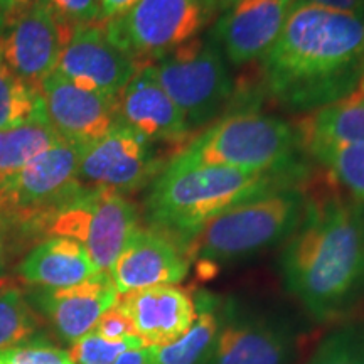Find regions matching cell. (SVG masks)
<instances>
[{
  "label": "cell",
  "mask_w": 364,
  "mask_h": 364,
  "mask_svg": "<svg viewBox=\"0 0 364 364\" xmlns=\"http://www.w3.org/2000/svg\"><path fill=\"white\" fill-rule=\"evenodd\" d=\"M6 265H7V231L0 218V290L7 289L9 279L6 277Z\"/></svg>",
  "instance_id": "obj_35"
},
{
  "label": "cell",
  "mask_w": 364,
  "mask_h": 364,
  "mask_svg": "<svg viewBox=\"0 0 364 364\" xmlns=\"http://www.w3.org/2000/svg\"><path fill=\"white\" fill-rule=\"evenodd\" d=\"M142 339L108 341L102 336L88 332L83 338L71 344L68 356L73 364H112L115 359L129 349L144 348Z\"/></svg>",
  "instance_id": "obj_28"
},
{
  "label": "cell",
  "mask_w": 364,
  "mask_h": 364,
  "mask_svg": "<svg viewBox=\"0 0 364 364\" xmlns=\"http://www.w3.org/2000/svg\"><path fill=\"white\" fill-rule=\"evenodd\" d=\"M91 332H95V334L102 336V338L108 341H125L139 338L132 318L127 316V312L118 306V304H115L112 309H108V311L98 318L97 326L93 327Z\"/></svg>",
  "instance_id": "obj_31"
},
{
  "label": "cell",
  "mask_w": 364,
  "mask_h": 364,
  "mask_svg": "<svg viewBox=\"0 0 364 364\" xmlns=\"http://www.w3.org/2000/svg\"><path fill=\"white\" fill-rule=\"evenodd\" d=\"M17 272L26 284L41 289H59L80 284L98 270L78 241L65 236H48L26 255Z\"/></svg>",
  "instance_id": "obj_20"
},
{
  "label": "cell",
  "mask_w": 364,
  "mask_h": 364,
  "mask_svg": "<svg viewBox=\"0 0 364 364\" xmlns=\"http://www.w3.org/2000/svg\"><path fill=\"white\" fill-rule=\"evenodd\" d=\"M39 316L17 287L0 290V353L26 343L38 331Z\"/></svg>",
  "instance_id": "obj_24"
},
{
  "label": "cell",
  "mask_w": 364,
  "mask_h": 364,
  "mask_svg": "<svg viewBox=\"0 0 364 364\" xmlns=\"http://www.w3.org/2000/svg\"><path fill=\"white\" fill-rule=\"evenodd\" d=\"M139 2L140 0H100V22L124 16Z\"/></svg>",
  "instance_id": "obj_33"
},
{
  "label": "cell",
  "mask_w": 364,
  "mask_h": 364,
  "mask_svg": "<svg viewBox=\"0 0 364 364\" xmlns=\"http://www.w3.org/2000/svg\"><path fill=\"white\" fill-rule=\"evenodd\" d=\"M63 24L80 27L100 22V0H36Z\"/></svg>",
  "instance_id": "obj_30"
},
{
  "label": "cell",
  "mask_w": 364,
  "mask_h": 364,
  "mask_svg": "<svg viewBox=\"0 0 364 364\" xmlns=\"http://www.w3.org/2000/svg\"><path fill=\"white\" fill-rule=\"evenodd\" d=\"M34 2L36 0H0V12L4 16H12V14L24 11Z\"/></svg>",
  "instance_id": "obj_36"
},
{
  "label": "cell",
  "mask_w": 364,
  "mask_h": 364,
  "mask_svg": "<svg viewBox=\"0 0 364 364\" xmlns=\"http://www.w3.org/2000/svg\"><path fill=\"white\" fill-rule=\"evenodd\" d=\"M311 156L331 172L349 198L364 203V145L317 149Z\"/></svg>",
  "instance_id": "obj_25"
},
{
  "label": "cell",
  "mask_w": 364,
  "mask_h": 364,
  "mask_svg": "<svg viewBox=\"0 0 364 364\" xmlns=\"http://www.w3.org/2000/svg\"><path fill=\"white\" fill-rule=\"evenodd\" d=\"M295 172H248L230 167H194L164 171L145 199V220L188 245L201 228L228 209L290 186Z\"/></svg>",
  "instance_id": "obj_3"
},
{
  "label": "cell",
  "mask_w": 364,
  "mask_h": 364,
  "mask_svg": "<svg viewBox=\"0 0 364 364\" xmlns=\"http://www.w3.org/2000/svg\"><path fill=\"white\" fill-rule=\"evenodd\" d=\"M4 22H6V17H4V14L0 12V33H2V27H4Z\"/></svg>",
  "instance_id": "obj_39"
},
{
  "label": "cell",
  "mask_w": 364,
  "mask_h": 364,
  "mask_svg": "<svg viewBox=\"0 0 364 364\" xmlns=\"http://www.w3.org/2000/svg\"><path fill=\"white\" fill-rule=\"evenodd\" d=\"M118 306L132 318L147 348L174 343L196 317L194 297L177 285H157L118 295Z\"/></svg>",
  "instance_id": "obj_19"
},
{
  "label": "cell",
  "mask_w": 364,
  "mask_h": 364,
  "mask_svg": "<svg viewBox=\"0 0 364 364\" xmlns=\"http://www.w3.org/2000/svg\"><path fill=\"white\" fill-rule=\"evenodd\" d=\"M33 300L59 338L73 344L93 331L98 318L115 306L118 292L110 272H97L90 279L70 287H38Z\"/></svg>",
  "instance_id": "obj_17"
},
{
  "label": "cell",
  "mask_w": 364,
  "mask_h": 364,
  "mask_svg": "<svg viewBox=\"0 0 364 364\" xmlns=\"http://www.w3.org/2000/svg\"><path fill=\"white\" fill-rule=\"evenodd\" d=\"M4 17L0 59L29 88L39 93L43 81L56 71L59 56L76 27L63 24L39 2Z\"/></svg>",
  "instance_id": "obj_10"
},
{
  "label": "cell",
  "mask_w": 364,
  "mask_h": 364,
  "mask_svg": "<svg viewBox=\"0 0 364 364\" xmlns=\"http://www.w3.org/2000/svg\"><path fill=\"white\" fill-rule=\"evenodd\" d=\"M306 206V196L297 188L270 191L213 218L186 250L191 260L206 263L245 260L289 240L302 223Z\"/></svg>",
  "instance_id": "obj_5"
},
{
  "label": "cell",
  "mask_w": 364,
  "mask_h": 364,
  "mask_svg": "<svg viewBox=\"0 0 364 364\" xmlns=\"http://www.w3.org/2000/svg\"><path fill=\"white\" fill-rule=\"evenodd\" d=\"M120 122L149 142L179 145L191 140V127L177 105L164 91L150 66L140 68L118 95Z\"/></svg>",
  "instance_id": "obj_18"
},
{
  "label": "cell",
  "mask_w": 364,
  "mask_h": 364,
  "mask_svg": "<svg viewBox=\"0 0 364 364\" xmlns=\"http://www.w3.org/2000/svg\"><path fill=\"white\" fill-rule=\"evenodd\" d=\"M263 59L268 95L312 113L348 98L364 75V17L295 2Z\"/></svg>",
  "instance_id": "obj_1"
},
{
  "label": "cell",
  "mask_w": 364,
  "mask_h": 364,
  "mask_svg": "<svg viewBox=\"0 0 364 364\" xmlns=\"http://www.w3.org/2000/svg\"><path fill=\"white\" fill-rule=\"evenodd\" d=\"M0 364H73L66 351L46 341H29L0 353Z\"/></svg>",
  "instance_id": "obj_29"
},
{
  "label": "cell",
  "mask_w": 364,
  "mask_h": 364,
  "mask_svg": "<svg viewBox=\"0 0 364 364\" xmlns=\"http://www.w3.org/2000/svg\"><path fill=\"white\" fill-rule=\"evenodd\" d=\"M41 107L59 139L83 150L120 124L118 97L85 90L51 73L39 88Z\"/></svg>",
  "instance_id": "obj_13"
},
{
  "label": "cell",
  "mask_w": 364,
  "mask_h": 364,
  "mask_svg": "<svg viewBox=\"0 0 364 364\" xmlns=\"http://www.w3.org/2000/svg\"><path fill=\"white\" fill-rule=\"evenodd\" d=\"M80 156V147L61 140L0 188L6 231L14 228L24 235H44L49 218L85 189L78 176Z\"/></svg>",
  "instance_id": "obj_6"
},
{
  "label": "cell",
  "mask_w": 364,
  "mask_h": 364,
  "mask_svg": "<svg viewBox=\"0 0 364 364\" xmlns=\"http://www.w3.org/2000/svg\"><path fill=\"white\" fill-rule=\"evenodd\" d=\"M140 66L108 39L102 22L76 27L56 73L85 90L118 97Z\"/></svg>",
  "instance_id": "obj_14"
},
{
  "label": "cell",
  "mask_w": 364,
  "mask_h": 364,
  "mask_svg": "<svg viewBox=\"0 0 364 364\" xmlns=\"http://www.w3.org/2000/svg\"><path fill=\"white\" fill-rule=\"evenodd\" d=\"M59 142L61 139L46 120L43 107L24 124L0 130V188Z\"/></svg>",
  "instance_id": "obj_23"
},
{
  "label": "cell",
  "mask_w": 364,
  "mask_h": 364,
  "mask_svg": "<svg viewBox=\"0 0 364 364\" xmlns=\"http://www.w3.org/2000/svg\"><path fill=\"white\" fill-rule=\"evenodd\" d=\"M300 147L309 154L317 149L364 145V100L349 95L312 112L295 127Z\"/></svg>",
  "instance_id": "obj_21"
},
{
  "label": "cell",
  "mask_w": 364,
  "mask_h": 364,
  "mask_svg": "<svg viewBox=\"0 0 364 364\" xmlns=\"http://www.w3.org/2000/svg\"><path fill=\"white\" fill-rule=\"evenodd\" d=\"M295 2L312 4V6L331 9V11L354 14L364 17V0H295Z\"/></svg>",
  "instance_id": "obj_32"
},
{
  "label": "cell",
  "mask_w": 364,
  "mask_h": 364,
  "mask_svg": "<svg viewBox=\"0 0 364 364\" xmlns=\"http://www.w3.org/2000/svg\"><path fill=\"white\" fill-rule=\"evenodd\" d=\"M295 0H236L221 12L209 38L233 66L263 58L272 48Z\"/></svg>",
  "instance_id": "obj_16"
},
{
  "label": "cell",
  "mask_w": 364,
  "mask_h": 364,
  "mask_svg": "<svg viewBox=\"0 0 364 364\" xmlns=\"http://www.w3.org/2000/svg\"><path fill=\"white\" fill-rule=\"evenodd\" d=\"M218 14L215 0H140L102 24L108 39L145 68L199 38Z\"/></svg>",
  "instance_id": "obj_7"
},
{
  "label": "cell",
  "mask_w": 364,
  "mask_h": 364,
  "mask_svg": "<svg viewBox=\"0 0 364 364\" xmlns=\"http://www.w3.org/2000/svg\"><path fill=\"white\" fill-rule=\"evenodd\" d=\"M285 287L318 322L348 316L364 297V203L307 201L280 257Z\"/></svg>",
  "instance_id": "obj_2"
},
{
  "label": "cell",
  "mask_w": 364,
  "mask_h": 364,
  "mask_svg": "<svg viewBox=\"0 0 364 364\" xmlns=\"http://www.w3.org/2000/svg\"><path fill=\"white\" fill-rule=\"evenodd\" d=\"M166 164L159 161L152 142L125 124L81 150L80 182L83 188L130 194L156 181Z\"/></svg>",
  "instance_id": "obj_11"
},
{
  "label": "cell",
  "mask_w": 364,
  "mask_h": 364,
  "mask_svg": "<svg viewBox=\"0 0 364 364\" xmlns=\"http://www.w3.org/2000/svg\"><path fill=\"white\" fill-rule=\"evenodd\" d=\"M191 258L184 245L156 228H136L110 268L118 295L157 285H176L188 277Z\"/></svg>",
  "instance_id": "obj_15"
},
{
  "label": "cell",
  "mask_w": 364,
  "mask_h": 364,
  "mask_svg": "<svg viewBox=\"0 0 364 364\" xmlns=\"http://www.w3.org/2000/svg\"><path fill=\"white\" fill-rule=\"evenodd\" d=\"M300 149L295 127L262 113H238L216 120L193 136L164 171L230 167L248 172H295Z\"/></svg>",
  "instance_id": "obj_4"
},
{
  "label": "cell",
  "mask_w": 364,
  "mask_h": 364,
  "mask_svg": "<svg viewBox=\"0 0 364 364\" xmlns=\"http://www.w3.org/2000/svg\"><path fill=\"white\" fill-rule=\"evenodd\" d=\"M41 108L38 91L29 88L0 59V130L21 125Z\"/></svg>",
  "instance_id": "obj_26"
},
{
  "label": "cell",
  "mask_w": 364,
  "mask_h": 364,
  "mask_svg": "<svg viewBox=\"0 0 364 364\" xmlns=\"http://www.w3.org/2000/svg\"><path fill=\"white\" fill-rule=\"evenodd\" d=\"M154 76L186 117L191 130L220 120L233 97L228 63L211 38H196L150 65Z\"/></svg>",
  "instance_id": "obj_8"
},
{
  "label": "cell",
  "mask_w": 364,
  "mask_h": 364,
  "mask_svg": "<svg viewBox=\"0 0 364 364\" xmlns=\"http://www.w3.org/2000/svg\"><path fill=\"white\" fill-rule=\"evenodd\" d=\"M193 324L174 343L152 348L154 364H206L223 324L221 300L209 292L194 297Z\"/></svg>",
  "instance_id": "obj_22"
},
{
  "label": "cell",
  "mask_w": 364,
  "mask_h": 364,
  "mask_svg": "<svg viewBox=\"0 0 364 364\" xmlns=\"http://www.w3.org/2000/svg\"><path fill=\"white\" fill-rule=\"evenodd\" d=\"M112 364H154L152 348L144 346V348L129 349V351L120 354Z\"/></svg>",
  "instance_id": "obj_34"
},
{
  "label": "cell",
  "mask_w": 364,
  "mask_h": 364,
  "mask_svg": "<svg viewBox=\"0 0 364 364\" xmlns=\"http://www.w3.org/2000/svg\"><path fill=\"white\" fill-rule=\"evenodd\" d=\"M216 6H218V11L220 12H225L226 9H230L233 4L236 2V0H215Z\"/></svg>",
  "instance_id": "obj_37"
},
{
  "label": "cell",
  "mask_w": 364,
  "mask_h": 364,
  "mask_svg": "<svg viewBox=\"0 0 364 364\" xmlns=\"http://www.w3.org/2000/svg\"><path fill=\"white\" fill-rule=\"evenodd\" d=\"M136 228L139 211L125 194L85 188L49 218L44 235L78 241L98 272H110Z\"/></svg>",
  "instance_id": "obj_9"
},
{
  "label": "cell",
  "mask_w": 364,
  "mask_h": 364,
  "mask_svg": "<svg viewBox=\"0 0 364 364\" xmlns=\"http://www.w3.org/2000/svg\"><path fill=\"white\" fill-rule=\"evenodd\" d=\"M307 364H364V318L331 331Z\"/></svg>",
  "instance_id": "obj_27"
},
{
  "label": "cell",
  "mask_w": 364,
  "mask_h": 364,
  "mask_svg": "<svg viewBox=\"0 0 364 364\" xmlns=\"http://www.w3.org/2000/svg\"><path fill=\"white\" fill-rule=\"evenodd\" d=\"M297 334L284 317L223 306V324L206 364H294Z\"/></svg>",
  "instance_id": "obj_12"
},
{
  "label": "cell",
  "mask_w": 364,
  "mask_h": 364,
  "mask_svg": "<svg viewBox=\"0 0 364 364\" xmlns=\"http://www.w3.org/2000/svg\"><path fill=\"white\" fill-rule=\"evenodd\" d=\"M353 97L363 98V100H364V75H363V78L359 80V85H358L356 91H354V93H353Z\"/></svg>",
  "instance_id": "obj_38"
}]
</instances>
